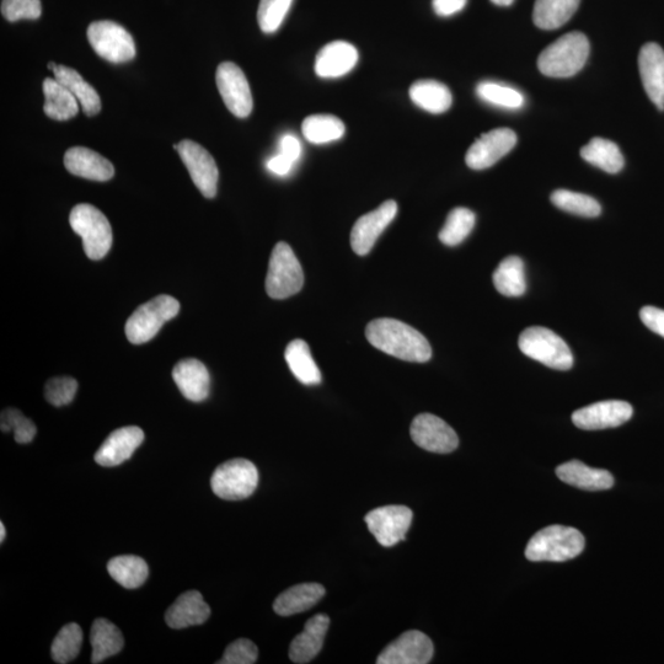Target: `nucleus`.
<instances>
[{
	"label": "nucleus",
	"mask_w": 664,
	"mask_h": 664,
	"mask_svg": "<svg viewBox=\"0 0 664 664\" xmlns=\"http://www.w3.org/2000/svg\"><path fill=\"white\" fill-rule=\"evenodd\" d=\"M357 48L345 41H334L321 48L315 60V73L324 79L346 76L358 62Z\"/></svg>",
	"instance_id": "6ab92c4d"
},
{
	"label": "nucleus",
	"mask_w": 664,
	"mask_h": 664,
	"mask_svg": "<svg viewBox=\"0 0 664 664\" xmlns=\"http://www.w3.org/2000/svg\"><path fill=\"white\" fill-rule=\"evenodd\" d=\"M42 13L41 0H3L2 14L10 23L21 19L36 20Z\"/></svg>",
	"instance_id": "c03bdc74"
},
{
	"label": "nucleus",
	"mask_w": 664,
	"mask_h": 664,
	"mask_svg": "<svg viewBox=\"0 0 664 664\" xmlns=\"http://www.w3.org/2000/svg\"><path fill=\"white\" fill-rule=\"evenodd\" d=\"M259 656V650L253 641L239 639L227 647L218 664H253Z\"/></svg>",
	"instance_id": "a18cd8bd"
},
{
	"label": "nucleus",
	"mask_w": 664,
	"mask_h": 664,
	"mask_svg": "<svg viewBox=\"0 0 664 664\" xmlns=\"http://www.w3.org/2000/svg\"><path fill=\"white\" fill-rule=\"evenodd\" d=\"M330 618L325 614H317L307 621L303 633L292 641L289 647V658L298 664L309 663L323 649L324 639L328 633Z\"/></svg>",
	"instance_id": "5701e85b"
},
{
	"label": "nucleus",
	"mask_w": 664,
	"mask_h": 664,
	"mask_svg": "<svg viewBox=\"0 0 664 664\" xmlns=\"http://www.w3.org/2000/svg\"><path fill=\"white\" fill-rule=\"evenodd\" d=\"M581 157L609 174L620 173L625 165V159L617 144L599 137L593 138L581 149Z\"/></svg>",
	"instance_id": "72a5a7b5"
},
{
	"label": "nucleus",
	"mask_w": 664,
	"mask_h": 664,
	"mask_svg": "<svg viewBox=\"0 0 664 664\" xmlns=\"http://www.w3.org/2000/svg\"><path fill=\"white\" fill-rule=\"evenodd\" d=\"M476 94L485 103L502 109L518 110L526 103L521 91L494 82L480 83L476 87Z\"/></svg>",
	"instance_id": "58836bf2"
},
{
	"label": "nucleus",
	"mask_w": 664,
	"mask_h": 664,
	"mask_svg": "<svg viewBox=\"0 0 664 664\" xmlns=\"http://www.w3.org/2000/svg\"><path fill=\"white\" fill-rule=\"evenodd\" d=\"M293 166L294 163L286 157H283L282 154H277L276 157L271 158L269 162H267V169L277 176L288 175L291 173Z\"/></svg>",
	"instance_id": "8fccbe9b"
},
{
	"label": "nucleus",
	"mask_w": 664,
	"mask_h": 664,
	"mask_svg": "<svg viewBox=\"0 0 664 664\" xmlns=\"http://www.w3.org/2000/svg\"><path fill=\"white\" fill-rule=\"evenodd\" d=\"M633 414V406L626 401L608 400L575 411L572 422L585 431L605 430L624 425Z\"/></svg>",
	"instance_id": "dca6fc26"
},
{
	"label": "nucleus",
	"mask_w": 664,
	"mask_h": 664,
	"mask_svg": "<svg viewBox=\"0 0 664 664\" xmlns=\"http://www.w3.org/2000/svg\"><path fill=\"white\" fill-rule=\"evenodd\" d=\"M551 202L560 210L575 216L596 218L602 213V207L596 198L578 194L569 190H556L551 195Z\"/></svg>",
	"instance_id": "4c0bfd02"
},
{
	"label": "nucleus",
	"mask_w": 664,
	"mask_h": 664,
	"mask_svg": "<svg viewBox=\"0 0 664 664\" xmlns=\"http://www.w3.org/2000/svg\"><path fill=\"white\" fill-rule=\"evenodd\" d=\"M364 521L377 542L384 548H390L405 540L411 527L412 511L399 505L379 507L369 512Z\"/></svg>",
	"instance_id": "9b49d317"
},
{
	"label": "nucleus",
	"mask_w": 664,
	"mask_h": 664,
	"mask_svg": "<svg viewBox=\"0 0 664 664\" xmlns=\"http://www.w3.org/2000/svg\"><path fill=\"white\" fill-rule=\"evenodd\" d=\"M476 217L468 208L458 207L449 212L447 221L439 232V240L447 246H457L467 239L474 229Z\"/></svg>",
	"instance_id": "e433bc0d"
},
{
	"label": "nucleus",
	"mask_w": 664,
	"mask_h": 664,
	"mask_svg": "<svg viewBox=\"0 0 664 664\" xmlns=\"http://www.w3.org/2000/svg\"><path fill=\"white\" fill-rule=\"evenodd\" d=\"M369 344L387 355L406 362L425 363L431 360L432 347L420 331L395 319H376L368 324Z\"/></svg>",
	"instance_id": "f257e3e1"
},
{
	"label": "nucleus",
	"mask_w": 664,
	"mask_h": 664,
	"mask_svg": "<svg viewBox=\"0 0 664 664\" xmlns=\"http://www.w3.org/2000/svg\"><path fill=\"white\" fill-rule=\"evenodd\" d=\"M57 66H58V64H56V63H53V62L48 63V69H51L52 72L55 71Z\"/></svg>",
	"instance_id": "864d4df0"
},
{
	"label": "nucleus",
	"mask_w": 664,
	"mask_h": 664,
	"mask_svg": "<svg viewBox=\"0 0 664 664\" xmlns=\"http://www.w3.org/2000/svg\"><path fill=\"white\" fill-rule=\"evenodd\" d=\"M640 318L647 328L664 337V310L655 307L641 309Z\"/></svg>",
	"instance_id": "49530a36"
},
{
	"label": "nucleus",
	"mask_w": 664,
	"mask_h": 664,
	"mask_svg": "<svg viewBox=\"0 0 664 664\" xmlns=\"http://www.w3.org/2000/svg\"><path fill=\"white\" fill-rule=\"evenodd\" d=\"M409 93L412 103L430 114H443L453 103L451 90L436 80H419L411 85Z\"/></svg>",
	"instance_id": "cd10ccee"
},
{
	"label": "nucleus",
	"mask_w": 664,
	"mask_h": 664,
	"mask_svg": "<svg viewBox=\"0 0 664 664\" xmlns=\"http://www.w3.org/2000/svg\"><path fill=\"white\" fill-rule=\"evenodd\" d=\"M211 608L197 591H189L176 599L165 614V621L171 629H186L206 623Z\"/></svg>",
	"instance_id": "b1692460"
},
{
	"label": "nucleus",
	"mask_w": 664,
	"mask_h": 664,
	"mask_svg": "<svg viewBox=\"0 0 664 664\" xmlns=\"http://www.w3.org/2000/svg\"><path fill=\"white\" fill-rule=\"evenodd\" d=\"M5 537H7V529L3 523H0V543L4 542Z\"/></svg>",
	"instance_id": "603ef678"
},
{
	"label": "nucleus",
	"mask_w": 664,
	"mask_h": 664,
	"mask_svg": "<svg viewBox=\"0 0 664 664\" xmlns=\"http://www.w3.org/2000/svg\"><path fill=\"white\" fill-rule=\"evenodd\" d=\"M280 154L296 164L302 155V144L297 137L286 135L281 139Z\"/></svg>",
	"instance_id": "de8ad7c7"
},
{
	"label": "nucleus",
	"mask_w": 664,
	"mask_h": 664,
	"mask_svg": "<svg viewBox=\"0 0 664 664\" xmlns=\"http://www.w3.org/2000/svg\"><path fill=\"white\" fill-rule=\"evenodd\" d=\"M45 114L52 120L68 121L78 115V100L71 91L64 88L56 79H45Z\"/></svg>",
	"instance_id": "c85d7f7f"
},
{
	"label": "nucleus",
	"mask_w": 664,
	"mask_h": 664,
	"mask_svg": "<svg viewBox=\"0 0 664 664\" xmlns=\"http://www.w3.org/2000/svg\"><path fill=\"white\" fill-rule=\"evenodd\" d=\"M639 69L647 96L664 110V51L660 45L646 44L639 55Z\"/></svg>",
	"instance_id": "aec40b11"
},
{
	"label": "nucleus",
	"mask_w": 664,
	"mask_h": 664,
	"mask_svg": "<svg viewBox=\"0 0 664 664\" xmlns=\"http://www.w3.org/2000/svg\"><path fill=\"white\" fill-rule=\"evenodd\" d=\"M0 427L5 433L13 431L15 441L20 444L30 443L37 432L35 423L16 409H7L2 412Z\"/></svg>",
	"instance_id": "79ce46f5"
},
{
	"label": "nucleus",
	"mask_w": 664,
	"mask_h": 664,
	"mask_svg": "<svg viewBox=\"0 0 664 664\" xmlns=\"http://www.w3.org/2000/svg\"><path fill=\"white\" fill-rule=\"evenodd\" d=\"M433 644L421 631L410 630L380 653L378 664H427L432 661Z\"/></svg>",
	"instance_id": "f3484780"
},
{
	"label": "nucleus",
	"mask_w": 664,
	"mask_h": 664,
	"mask_svg": "<svg viewBox=\"0 0 664 664\" xmlns=\"http://www.w3.org/2000/svg\"><path fill=\"white\" fill-rule=\"evenodd\" d=\"M304 285L301 262L287 243H278L273 249L269 272L266 277V292L273 299H286L297 294Z\"/></svg>",
	"instance_id": "0eeeda50"
},
{
	"label": "nucleus",
	"mask_w": 664,
	"mask_h": 664,
	"mask_svg": "<svg viewBox=\"0 0 664 664\" xmlns=\"http://www.w3.org/2000/svg\"><path fill=\"white\" fill-rule=\"evenodd\" d=\"M216 82L228 110L239 119L248 117L253 111L254 100L242 69L232 62L219 64Z\"/></svg>",
	"instance_id": "9d476101"
},
{
	"label": "nucleus",
	"mask_w": 664,
	"mask_h": 664,
	"mask_svg": "<svg viewBox=\"0 0 664 664\" xmlns=\"http://www.w3.org/2000/svg\"><path fill=\"white\" fill-rule=\"evenodd\" d=\"M78 383L71 377H56L48 380L45 387V396L48 403L57 408L71 404L76 398Z\"/></svg>",
	"instance_id": "37998d69"
},
{
	"label": "nucleus",
	"mask_w": 664,
	"mask_h": 664,
	"mask_svg": "<svg viewBox=\"0 0 664 664\" xmlns=\"http://www.w3.org/2000/svg\"><path fill=\"white\" fill-rule=\"evenodd\" d=\"M289 369L299 382L304 385H318L321 383V372L315 363L310 348L304 340L289 342L285 352Z\"/></svg>",
	"instance_id": "7c9ffc66"
},
{
	"label": "nucleus",
	"mask_w": 664,
	"mask_h": 664,
	"mask_svg": "<svg viewBox=\"0 0 664 664\" xmlns=\"http://www.w3.org/2000/svg\"><path fill=\"white\" fill-rule=\"evenodd\" d=\"M144 441V432L137 426L119 428L110 433L99 451L95 454V462L101 467H117L130 459L136 449Z\"/></svg>",
	"instance_id": "a211bd4d"
},
{
	"label": "nucleus",
	"mask_w": 664,
	"mask_h": 664,
	"mask_svg": "<svg viewBox=\"0 0 664 664\" xmlns=\"http://www.w3.org/2000/svg\"><path fill=\"white\" fill-rule=\"evenodd\" d=\"M468 0H433V10L439 16H452L465 8Z\"/></svg>",
	"instance_id": "09e8293b"
},
{
	"label": "nucleus",
	"mask_w": 664,
	"mask_h": 664,
	"mask_svg": "<svg viewBox=\"0 0 664 664\" xmlns=\"http://www.w3.org/2000/svg\"><path fill=\"white\" fill-rule=\"evenodd\" d=\"M517 144V135L510 128H497L476 139L469 148L465 162L470 169L485 170L510 153Z\"/></svg>",
	"instance_id": "2eb2a0df"
},
{
	"label": "nucleus",
	"mask_w": 664,
	"mask_h": 664,
	"mask_svg": "<svg viewBox=\"0 0 664 664\" xmlns=\"http://www.w3.org/2000/svg\"><path fill=\"white\" fill-rule=\"evenodd\" d=\"M556 475L565 484L586 491H604L612 489L613 475L607 470L587 467L580 460H571L556 469Z\"/></svg>",
	"instance_id": "393cba45"
},
{
	"label": "nucleus",
	"mask_w": 664,
	"mask_h": 664,
	"mask_svg": "<svg viewBox=\"0 0 664 664\" xmlns=\"http://www.w3.org/2000/svg\"><path fill=\"white\" fill-rule=\"evenodd\" d=\"M83 645V631L78 624L63 626L60 633L53 640L51 655L53 661L67 664L76 660Z\"/></svg>",
	"instance_id": "ea45409f"
},
{
	"label": "nucleus",
	"mask_w": 664,
	"mask_h": 664,
	"mask_svg": "<svg viewBox=\"0 0 664 664\" xmlns=\"http://www.w3.org/2000/svg\"><path fill=\"white\" fill-rule=\"evenodd\" d=\"M410 433L412 441L427 452L448 454L459 446V438L453 428L432 414L416 416Z\"/></svg>",
	"instance_id": "ddd939ff"
},
{
	"label": "nucleus",
	"mask_w": 664,
	"mask_h": 664,
	"mask_svg": "<svg viewBox=\"0 0 664 664\" xmlns=\"http://www.w3.org/2000/svg\"><path fill=\"white\" fill-rule=\"evenodd\" d=\"M55 79L60 82L64 88H67L76 96L82 104L84 114L87 116L98 115L101 110V100L96 90L80 76L77 71L66 66H57Z\"/></svg>",
	"instance_id": "2f4dec72"
},
{
	"label": "nucleus",
	"mask_w": 664,
	"mask_h": 664,
	"mask_svg": "<svg viewBox=\"0 0 664 664\" xmlns=\"http://www.w3.org/2000/svg\"><path fill=\"white\" fill-rule=\"evenodd\" d=\"M581 0H537L534 5V24L542 30H556L564 26L580 7Z\"/></svg>",
	"instance_id": "c756f323"
},
{
	"label": "nucleus",
	"mask_w": 664,
	"mask_h": 664,
	"mask_svg": "<svg viewBox=\"0 0 664 664\" xmlns=\"http://www.w3.org/2000/svg\"><path fill=\"white\" fill-rule=\"evenodd\" d=\"M107 571L117 583L127 589L141 587L147 581V562L135 555L117 556L107 564Z\"/></svg>",
	"instance_id": "f704fd0d"
},
{
	"label": "nucleus",
	"mask_w": 664,
	"mask_h": 664,
	"mask_svg": "<svg viewBox=\"0 0 664 664\" xmlns=\"http://www.w3.org/2000/svg\"><path fill=\"white\" fill-rule=\"evenodd\" d=\"M176 151L201 194L206 198L216 197L219 171L212 155L200 144L189 139L180 142Z\"/></svg>",
	"instance_id": "f8f14e48"
},
{
	"label": "nucleus",
	"mask_w": 664,
	"mask_h": 664,
	"mask_svg": "<svg viewBox=\"0 0 664 664\" xmlns=\"http://www.w3.org/2000/svg\"><path fill=\"white\" fill-rule=\"evenodd\" d=\"M90 644L93 647L91 662L98 664L117 655L125 645L121 630L110 620L99 618L91 626Z\"/></svg>",
	"instance_id": "bb28decb"
},
{
	"label": "nucleus",
	"mask_w": 664,
	"mask_h": 664,
	"mask_svg": "<svg viewBox=\"0 0 664 664\" xmlns=\"http://www.w3.org/2000/svg\"><path fill=\"white\" fill-rule=\"evenodd\" d=\"M494 285L506 297H521L527 291L526 270L521 257L508 256L494 272Z\"/></svg>",
	"instance_id": "473e14b6"
},
{
	"label": "nucleus",
	"mask_w": 664,
	"mask_h": 664,
	"mask_svg": "<svg viewBox=\"0 0 664 664\" xmlns=\"http://www.w3.org/2000/svg\"><path fill=\"white\" fill-rule=\"evenodd\" d=\"M64 166L72 175L93 181H109L115 175L114 165L109 160L84 147L68 149L64 155Z\"/></svg>",
	"instance_id": "4be33fe9"
},
{
	"label": "nucleus",
	"mask_w": 664,
	"mask_h": 664,
	"mask_svg": "<svg viewBox=\"0 0 664 664\" xmlns=\"http://www.w3.org/2000/svg\"><path fill=\"white\" fill-rule=\"evenodd\" d=\"M398 214V203L385 201L377 210L364 214L355 223L351 232V246L357 255L371 253L374 244Z\"/></svg>",
	"instance_id": "4468645a"
},
{
	"label": "nucleus",
	"mask_w": 664,
	"mask_h": 664,
	"mask_svg": "<svg viewBox=\"0 0 664 664\" xmlns=\"http://www.w3.org/2000/svg\"><path fill=\"white\" fill-rule=\"evenodd\" d=\"M586 540L580 530L550 526L539 530L529 540L526 558L529 561L564 562L577 558L585 549Z\"/></svg>",
	"instance_id": "7ed1b4c3"
},
{
	"label": "nucleus",
	"mask_w": 664,
	"mask_h": 664,
	"mask_svg": "<svg viewBox=\"0 0 664 664\" xmlns=\"http://www.w3.org/2000/svg\"><path fill=\"white\" fill-rule=\"evenodd\" d=\"M345 131L344 122L332 115L309 116L302 123L304 138L313 144L339 141L344 137Z\"/></svg>",
	"instance_id": "c9c22d12"
},
{
	"label": "nucleus",
	"mask_w": 664,
	"mask_h": 664,
	"mask_svg": "<svg viewBox=\"0 0 664 664\" xmlns=\"http://www.w3.org/2000/svg\"><path fill=\"white\" fill-rule=\"evenodd\" d=\"M325 596V588L319 583H302L288 588L277 597L273 610L281 617L307 612Z\"/></svg>",
	"instance_id": "a878e982"
},
{
	"label": "nucleus",
	"mask_w": 664,
	"mask_h": 664,
	"mask_svg": "<svg viewBox=\"0 0 664 664\" xmlns=\"http://www.w3.org/2000/svg\"><path fill=\"white\" fill-rule=\"evenodd\" d=\"M491 2L500 5V7H510L514 0H491Z\"/></svg>",
	"instance_id": "3c124183"
},
{
	"label": "nucleus",
	"mask_w": 664,
	"mask_h": 664,
	"mask_svg": "<svg viewBox=\"0 0 664 664\" xmlns=\"http://www.w3.org/2000/svg\"><path fill=\"white\" fill-rule=\"evenodd\" d=\"M259 484V471L246 459H233L219 465L211 479V487L218 497L240 501L254 494Z\"/></svg>",
	"instance_id": "6e6552de"
},
{
	"label": "nucleus",
	"mask_w": 664,
	"mask_h": 664,
	"mask_svg": "<svg viewBox=\"0 0 664 664\" xmlns=\"http://www.w3.org/2000/svg\"><path fill=\"white\" fill-rule=\"evenodd\" d=\"M180 312V303L174 297L158 296L141 305L126 323V336L133 345H142L154 339L166 321Z\"/></svg>",
	"instance_id": "423d86ee"
},
{
	"label": "nucleus",
	"mask_w": 664,
	"mask_h": 664,
	"mask_svg": "<svg viewBox=\"0 0 664 664\" xmlns=\"http://www.w3.org/2000/svg\"><path fill=\"white\" fill-rule=\"evenodd\" d=\"M293 0H260L257 20L265 34H273L285 20Z\"/></svg>",
	"instance_id": "a19ab883"
},
{
	"label": "nucleus",
	"mask_w": 664,
	"mask_h": 664,
	"mask_svg": "<svg viewBox=\"0 0 664 664\" xmlns=\"http://www.w3.org/2000/svg\"><path fill=\"white\" fill-rule=\"evenodd\" d=\"M69 223L74 233L82 237L83 248L89 259H104L112 246V229L105 214L88 203H80L73 208Z\"/></svg>",
	"instance_id": "20e7f679"
},
{
	"label": "nucleus",
	"mask_w": 664,
	"mask_h": 664,
	"mask_svg": "<svg viewBox=\"0 0 664 664\" xmlns=\"http://www.w3.org/2000/svg\"><path fill=\"white\" fill-rule=\"evenodd\" d=\"M88 40L100 57L111 63H126L136 57L135 40L114 21H95L88 28Z\"/></svg>",
	"instance_id": "1a4fd4ad"
},
{
	"label": "nucleus",
	"mask_w": 664,
	"mask_h": 664,
	"mask_svg": "<svg viewBox=\"0 0 664 664\" xmlns=\"http://www.w3.org/2000/svg\"><path fill=\"white\" fill-rule=\"evenodd\" d=\"M589 41L582 32L561 36L540 53L539 71L550 78H570L581 71L588 60Z\"/></svg>",
	"instance_id": "f03ea898"
},
{
	"label": "nucleus",
	"mask_w": 664,
	"mask_h": 664,
	"mask_svg": "<svg viewBox=\"0 0 664 664\" xmlns=\"http://www.w3.org/2000/svg\"><path fill=\"white\" fill-rule=\"evenodd\" d=\"M173 378L182 395L194 403H201L210 395L211 376L205 364L187 358L176 364Z\"/></svg>",
	"instance_id": "412c9836"
},
{
	"label": "nucleus",
	"mask_w": 664,
	"mask_h": 664,
	"mask_svg": "<svg viewBox=\"0 0 664 664\" xmlns=\"http://www.w3.org/2000/svg\"><path fill=\"white\" fill-rule=\"evenodd\" d=\"M518 346L524 355L545 364L546 367L569 371L574 366L570 347L554 331L542 326L524 330L519 336Z\"/></svg>",
	"instance_id": "39448f33"
}]
</instances>
